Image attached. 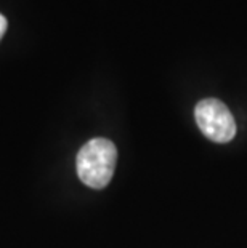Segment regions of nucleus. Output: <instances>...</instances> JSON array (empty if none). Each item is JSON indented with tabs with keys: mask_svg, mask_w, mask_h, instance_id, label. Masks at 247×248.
Masks as SVG:
<instances>
[{
	"mask_svg": "<svg viewBox=\"0 0 247 248\" xmlns=\"http://www.w3.org/2000/svg\"><path fill=\"white\" fill-rule=\"evenodd\" d=\"M117 149L106 138H95L85 142L77 154L76 167L81 181L88 187L103 189L113 179Z\"/></svg>",
	"mask_w": 247,
	"mask_h": 248,
	"instance_id": "obj_1",
	"label": "nucleus"
},
{
	"mask_svg": "<svg viewBox=\"0 0 247 248\" xmlns=\"http://www.w3.org/2000/svg\"><path fill=\"white\" fill-rule=\"evenodd\" d=\"M196 124L201 128L206 138L214 142H228L236 135V122L227 108V104L220 99L206 98L199 101L194 108Z\"/></svg>",
	"mask_w": 247,
	"mask_h": 248,
	"instance_id": "obj_2",
	"label": "nucleus"
},
{
	"mask_svg": "<svg viewBox=\"0 0 247 248\" xmlns=\"http://www.w3.org/2000/svg\"><path fill=\"white\" fill-rule=\"evenodd\" d=\"M7 28H8L7 19H5L3 15H0V39L3 37V34H5V31H7Z\"/></svg>",
	"mask_w": 247,
	"mask_h": 248,
	"instance_id": "obj_3",
	"label": "nucleus"
}]
</instances>
